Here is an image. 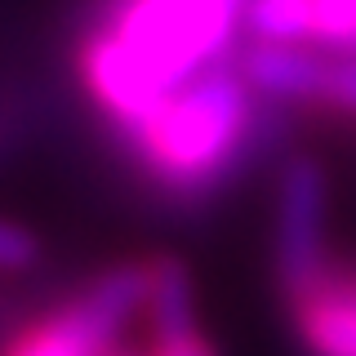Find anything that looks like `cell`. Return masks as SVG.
I'll list each match as a JSON object with an SVG mask.
<instances>
[{"label": "cell", "instance_id": "cell-1", "mask_svg": "<svg viewBox=\"0 0 356 356\" xmlns=\"http://www.w3.org/2000/svg\"><path fill=\"white\" fill-rule=\"evenodd\" d=\"M236 22V0H107L103 22L76 54L81 81L129 134L174 89L218 67Z\"/></svg>", "mask_w": 356, "mask_h": 356}, {"label": "cell", "instance_id": "cell-2", "mask_svg": "<svg viewBox=\"0 0 356 356\" xmlns=\"http://www.w3.org/2000/svg\"><path fill=\"white\" fill-rule=\"evenodd\" d=\"M143 174L174 196H205L245 161L254 143V107L241 72L209 67L129 129Z\"/></svg>", "mask_w": 356, "mask_h": 356}, {"label": "cell", "instance_id": "cell-3", "mask_svg": "<svg viewBox=\"0 0 356 356\" xmlns=\"http://www.w3.org/2000/svg\"><path fill=\"white\" fill-rule=\"evenodd\" d=\"M147 263H120L94 276L76 298L36 316L0 348V356H116L111 343L129 316L147 312Z\"/></svg>", "mask_w": 356, "mask_h": 356}, {"label": "cell", "instance_id": "cell-4", "mask_svg": "<svg viewBox=\"0 0 356 356\" xmlns=\"http://www.w3.org/2000/svg\"><path fill=\"white\" fill-rule=\"evenodd\" d=\"M325 272V170L294 156L276 187V276L294 303Z\"/></svg>", "mask_w": 356, "mask_h": 356}, {"label": "cell", "instance_id": "cell-5", "mask_svg": "<svg viewBox=\"0 0 356 356\" xmlns=\"http://www.w3.org/2000/svg\"><path fill=\"white\" fill-rule=\"evenodd\" d=\"M294 316L312 356H356V276L330 267L294 298Z\"/></svg>", "mask_w": 356, "mask_h": 356}, {"label": "cell", "instance_id": "cell-6", "mask_svg": "<svg viewBox=\"0 0 356 356\" xmlns=\"http://www.w3.org/2000/svg\"><path fill=\"white\" fill-rule=\"evenodd\" d=\"M325 72L330 63L316 58V54L298 49V44H267V40H259L241 63L245 85L267 98H321Z\"/></svg>", "mask_w": 356, "mask_h": 356}, {"label": "cell", "instance_id": "cell-7", "mask_svg": "<svg viewBox=\"0 0 356 356\" xmlns=\"http://www.w3.org/2000/svg\"><path fill=\"white\" fill-rule=\"evenodd\" d=\"M152 281H147V321H152V339H178V334L196 330V307H192V276L187 267L161 254L147 263Z\"/></svg>", "mask_w": 356, "mask_h": 356}, {"label": "cell", "instance_id": "cell-8", "mask_svg": "<svg viewBox=\"0 0 356 356\" xmlns=\"http://www.w3.org/2000/svg\"><path fill=\"white\" fill-rule=\"evenodd\" d=\"M241 18L267 44L312 40V0H245Z\"/></svg>", "mask_w": 356, "mask_h": 356}, {"label": "cell", "instance_id": "cell-9", "mask_svg": "<svg viewBox=\"0 0 356 356\" xmlns=\"http://www.w3.org/2000/svg\"><path fill=\"white\" fill-rule=\"evenodd\" d=\"M312 40L356 49V0H312Z\"/></svg>", "mask_w": 356, "mask_h": 356}, {"label": "cell", "instance_id": "cell-10", "mask_svg": "<svg viewBox=\"0 0 356 356\" xmlns=\"http://www.w3.org/2000/svg\"><path fill=\"white\" fill-rule=\"evenodd\" d=\"M36 236L18 222H0V272H22L36 263Z\"/></svg>", "mask_w": 356, "mask_h": 356}, {"label": "cell", "instance_id": "cell-11", "mask_svg": "<svg viewBox=\"0 0 356 356\" xmlns=\"http://www.w3.org/2000/svg\"><path fill=\"white\" fill-rule=\"evenodd\" d=\"M330 107H343L356 116V58H343V63H330L325 72V89H321Z\"/></svg>", "mask_w": 356, "mask_h": 356}, {"label": "cell", "instance_id": "cell-12", "mask_svg": "<svg viewBox=\"0 0 356 356\" xmlns=\"http://www.w3.org/2000/svg\"><path fill=\"white\" fill-rule=\"evenodd\" d=\"M147 356H214V348L205 343L200 330H192V334H178V339H152Z\"/></svg>", "mask_w": 356, "mask_h": 356}, {"label": "cell", "instance_id": "cell-13", "mask_svg": "<svg viewBox=\"0 0 356 356\" xmlns=\"http://www.w3.org/2000/svg\"><path fill=\"white\" fill-rule=\"evenodd\" d=\"M236 5H241V9H245V0H236Z\"/></svg>", "mask_w": 356, "mask_h": 356}, {"label": "cell", "instance_id": "cell-14", "mask_svg": "<svg viewBox=\"0 0 356 356\" xmlns=\"http://www.w3.org/2000/svg\"><path fill=\"white\" fill-rule=\"evenodd\" d=\"M116 356H125V352H116Z\"/></svg>", "mask_w": 356, "mask_h": 356}]
</instances>
